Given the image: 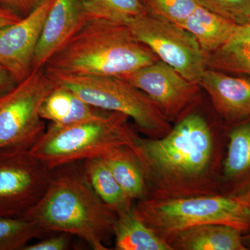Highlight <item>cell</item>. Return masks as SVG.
I'll return each instance as SVG.
<instances>
[{
  "label": "cell",
  "mask_w": 250,
  "mask_h": 250,
  "mask_svg": "<svg viewBox=\"0 0 250 250\" xmlns=\"http://www.w3.org/2000/svg\"><path fill=\"white\" fill-rule=\"evenodd\" d=\"M200 105L174 123L166 136L138 137L131 151L144 174L147 199L220 194L228 127L199 111Z\"/></svg>",
  "instance_id": "obj_1"
},
{
  "label": "cell",
  "mask_w": 250,
  "mask_h": 250,
  "mask_svg": "<svg viewBox=\"0 0 250 250\" xmlns=\"http://www.w3.org/2000/svg\"><path fill=\"white\" fill-rule=\"evenodd\" d=\"M45 234L66 233L93 250H108L114 238L117 213L97 195L87 178L83 161L52 170L43 196L22 216Z\"/></svg>",
  "instance_id": "obj_2"
},
{
  "label": "cell",
  "mask_w": 250,
  "mask_h": 250,
  "mask_svg": "<svg viewBox=\"0 0 250 250\" xmlns=\"http://www.w3.org/2000/svg\"><path fill=\"white\" fill-rule=\"evenodd\" d=\"M157 56L123 23L88 18L46 62V72L120 77L154 63Z\"/></svg>",
  "instance_id": "obj_3"
},
{
  "label": "cell",
  "mask_w": 250,
  "mask_h": 250,
  "mask_svg": "<svg viewBox=\"0 0 250 250\" xmlns=\"http://www.w3.org/2000/svg\"><path fill=\"white\" fill-rule=\"evenodd\" d=\"M123 113L106 111L95 119L59 127L50 124L29 149L51 170L94 158L108 159L134 149L139 135Z\"/></svg>",
  "instance_id": "obj_4"
},
{
  "label": "cell",
  "mask_w": 250,
  "mask_h": 250,
  "mask_svg": "<svg viewBox=\"0 0 250 250\" xmlns=\"http://www.w3.org/2000/svg\"><path fill=\"white\" fill-rule=\"evenodd\" d=\"M134 210L168 244L177 233L197 225H227L250 233V189L235 195L147 199L135 202Z\"/></svg>",
  "instance_id": "obj_5"
},
{
  "label": "cell",
  "mask_w": 250,
  "mask_h": 250,
  "mask_svg": "<svg viewBox=\"0 0 250 250\" xmlns=\"http://www.w3.org/2000/svg\"><path fill=\"white\" fill-rule=\"evenodd\" d=\"M46 72L59 85L72 90L94 107L126 115L146 137L159 139L172 129V123L152 99L122 79Z\"/></svg>",
  "instance_id": "obj_6"
},
{
  "label": "cell",
  "mask_w": 250,
  "mask_h": 250,
  "mask_svg": "<svg viewBox=\"0 0 250 250\" xmlns=\"http://www.w3.org/2000/svg\"><path fill=\"white\" fill-rule=\"evenodd\" d=\"M57 85L42 67L0 95V152L29 150L40 139L46 130L41 106Z\"/></svg>",
  "instance_id": "obj_7"
},
{
  "label": "cell",
  "mask_w": 250,
  "mask_h": 250,
  "mask_svg": "<svg viewBox=\"0 0 250 250\" xmlns=\"http://www.w3.org/2000/svg\"><path fill=\"white\" fill-rule=\"evenodd\" d=\"M125 24L159 60L187 80L199 83L207 69L206 54L189 31L149 14L131 18Z\"/></svg>",
  "instance_id": "obj_8"
},
{
  "label": "cell",
  "mask_w": 250,
  "mask_h": 250,
  "mask_svg": "<svg viewBox=\"0 0 250 250\" xmlns=\"http://www.w3.org/2000/svg\"><path fill=\"white\" fill-rule=\"evenodd\" d=\"M52 170L29 150L0 152V218H20L39 202Z\"/></svg>",
  "instance_id": "obj_9"
},
{
  "label": "cell",
  "mask_w": 250,
  "mask_h": 250,
  "mask_svg": "<svg viewBox=\"0 0 250 250\" xmlns=\"http://www.w3.org/2000/svg\"><path fill=\"white\" fill-rule=\"evenodd\" d=\"M117 77L147 94L170 123L202 103L200 85L187 80L161 60Z\"/></svg>",
  "instance_id": "obj_10"
},
{
  "label": "cell",
  "mask_w": 250,
  "mask_h": 250,
  "mask_svg": "<svg viewBox=\"0 0 250 250\" xmlns=\"http://www.w3.org/2000/svg\"><path fill=\"white\" fill-rule=\"evenodd\" d=\"M55 0H47L29 16L0 30V65L17 83L32 71L36 46Z\"/></svg>",
  "instance_id": "obj_11"
},
{
  "label": "cell",
  "mask_w": 250,
  "mask_h": 250,
  "mask_svg": "<svg viewBox=\"0 0 250 250\" xmlns=\"http://www.w3.org/2000/svg\"><path fill=\"white\" fill-rule=\"evenodd\" d=\"M198 84L228 128L250 120V77H231L207 68Z\"/></svg>",
  "instance_id": "obj_12"
},
{
  "label": "cell",
  "mask_w": 250,
  "mask_h": 250,
  "mask_svg": "<svg viewBox=\"0 0 250 250\" xmlns=\"http://www.w3.org/2000/svg\"><path fill=\"white\" fill-rule=\"evenodd\" d=\"M87 19L81 0H55L36 46L32 70L45 66L47 61L80 30Z\"/></svg>",
  "instance_id": "obj_13"
},
{
  "label": "cell",
  "mask_w": 250,
  "mask_h": 250,
  "mask_svg": "<svg viewBox=\"0 0 250 250\" xmlns=\"http://www.w3.org/2000/svg\"><path fill=\"white\" fill-rule=\"evenodd\" d=\"M250 189V120L228 128L220 194L235 195Z\"/></svg>",
  "instance_id": "obj_14"
},
{
  "label": "cell",
  "mask_w": 250,
  "mask_h": 250,
  "mask_svg": "<svg viewBox=\"0 0 250 250\" xmlns=\"http://www.w3.org/2000/svg\"><path fill=\"white\" fill-rule=\"evenodd\" d=\"M106 111L94 107L72 90L58 84L45 99L40 114L51 124L65 127L95 119Z\"/></svg>",
  "instance_id": "obj_15"
},
{
  "label": "cell",
  "mask_w": 250,
  "mask_h": 250,
  "mask_svg": "<svg viewBox=\"0 0 250 250\" xmlns=\"http://www.w3.org/2000/svg\"><path fill=\"white\" fill-rule=\"evenodd\" d=\"M243 233L223 225H197L177 233L170 243L173 250H248Z\"/></svg>",
  "instance_id": "obj_16"
},
{
  "label": "cell",
  "mask_w": 250,
  "mask_h": 250,
  "mask_svg": "<svg viewBox=\"0 0 250 250\" xmlns=\"http://www.w3.org/2000/svg\"><path fill=\"white\" fill-rule=\"evenodd\" d=\"M116 250H173L136 215L134 205L117 213Z\"/></svg>",
  "instance_id": "obj_17"
},
{
  "label": "cell",
  "mask_w": 250,
  "mask_h": 250,
  "mask_svg": "<svg viewBox=\"0 0 250 250\" xmlns=\"http://www.w3.org/2000/svg\"><path fill=\"white\" fill-rule=\"evenodd\" d=\"M238 26L198 5L182 27L195 36L207 55L226 43Z\"/></svg>",
  "instance_id": "obj_18"
},
{
  "label": "cell",
  "mask_w": 250,
  "mask_h": 250,
  "mask_svg": "<svg viewBox=\"0 0 250 250\" xmlns=\"http://www.w3.org/2000/svg\"><path fill=\"white\" fill-rule=\"evenodd\" d=\"M207 68L250 76V24L238 26L226 43L206 55Z\"/></svg>",
  "instance_id": "obj_19"
},
{
  "label": "cell",
  "mask_w": 250,
  "mask_h": 250,
  "mask_svg": "<svg viewBox=\"0 0 250 250\" xmlns=\"http://www.w3.org/2000/svg\"><path fill=\"white\" fill-rule=\"evenodd\" d=\"M87 178L100 198L116 213L134 205L125 195L117 182L107 161L104 158H94L83 161Z\"/></svg>",
  "instance_id": "obj_20"
},
{
  "label": "cell",
  "mask_w": 250,
  "mask_h": 250,
  "mask_svg": "<svg viewBox=\"0 0 250 250\" xmlns=\"http://www.w3.org/2000/svg\"><path fill=\"white\" fill-rule=\"evenodd\" d=\"M105 159L129 200L134 202L147 200V186L144 174L130 148H125Z\"/></svg>",
  "instance_id": "obj_21"
},
{
  "label": "cell",
  "mask_w": 250,
  "mask_h": 250,
  "mask_svg": "<svg viewBox=\"0 0 250 250\" xmlns=\"http://www.w3.org/2000/svg\"><path fill=\"white\" fill-rule=\"evenodd\" d=\"M87 18L125 24L131 18L147 14L140 0H81Z\"/></svg>",
  "instance_id": "obj_22"
},
{
  "label": "cell",
  "mask_w": 250,
  "mask_h": 250,
  "mask_svg": "<svg viewBox=\"0 0 250 250\" xmlns=\"http://www.w3.org/2000/svg\"><path fill=\"white\" fill-rule=\"evenodd\" d=\"M45 235L27 218H0V250H22L33 239Z\"/></svg>",
  "instance_id": "obj_23"
},
{
  "label": "cell",
  "mask_w": 250,
  "mask_h": 250,
  "mask_svg": "<svg viewBox=\"0 0 250 250\" xmlns=\"http://www.w3.org/2000/svg\"><path fill=\"white\" fill-rule=\"evenodd\" d=\"M147 14L182 27L196 9L195 0H140Z\"/></svg>",
  "instance_id": "obj_24"
},
{
  "label": "cell",
  "mask_w": 250,
  "mask_h": 250,
  "mask_svg": "<svg viewBox=\"0 0 250 250\" xmlns=\"http://www.w3.org/2000/svg\"><path fill=\"white\" fill-rule=\"evenodd\" d=\"M205 9L238 25L250 24V0H195Z\"/></svg>",
  "instance_id": "obj_25"
},
{
  "label": "cell",
  "mask_w": 250,
  "mask_h": 250,
  "mask_svg": "<svg viewBox=\"0 0 250 250\" xmlns=\"http://www.w3.org/2000/svg\"><path fill=\"white\" fill-rule=\"evenodd\" d=\"M72 236L66 233H57L34 244H28L22 250H68L71 245Z\"/></svg>",
  "instance_id": "obj_26"
},
{
  "label": "cell",
  "mask_w": 250,
  "mask_h": 250,
  "mask_svg": "<svg viewBox=\"0 0 250 250\" xmlns=\"http://www.w3.org/2000/svg\"><path fill=\"white\" fill-rule=\"evenodd\" d=\"M47 0H0V6L9 10L21 18L34 12Z\"/></svg>",
  "instance_id": "obj_27"
},
{
  "label": "cell",
  "mask_w": 250,
  "mask_h": 250,
  "mask_svg": "<svg viewBox=\"0 0 250 250\" xmlns=\"http://www.w3.org/2000/svg\"><path fill=\"white\" fill-rule=\"evenodd\" d=\"M17 83L11 73L0 65V95L12 89Z\"/></svg>",
  "instance_id": "obj_28"
},
{
  "label": "cell",
  "mask_w": 250,
  "mask_h": 250,
  "mask_svg": "<svg viewBox=\"0 0 250 250\" xmlns=\"http://www.w3.org/2000/svg\"><path fill=\"white\" fill-rule=\"evenodd\" d=\"M22 18L14 14L12 11L0 6V30L6 26L18 22Z\"/></svg>",
  "instance_id": "obj_29"
},
{
  "label": "cell",
  "mask_w": 250,
  "mask_h": 250,
  "mask_svg": "<svg viewBox=\"0 0 250 250\" xmlns=\"http://www.w3.org/2000/svg\"><path fill=\"white\" fill-rule=\"evenodd\" d=\"M242 241H243V245L246 247L247 250H250V233L243 234Z\"/></svg>",
  "instance_id": "obj_30"
}]
</instances>
